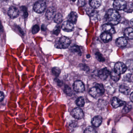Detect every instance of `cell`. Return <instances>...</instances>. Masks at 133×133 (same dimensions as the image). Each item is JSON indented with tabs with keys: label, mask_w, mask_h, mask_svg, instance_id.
I'll use <instances>...</instances> for the list:
<instances>
[{
	"label": "cell",
	"mask_w": 133,
	"mask_h": 133,
	"mask_svg": "<svg viewBox=\"0 0 133 133\" xmlns=\"http://www.w3.org/2000/svg\"><path fill=\"white\" fill-rule=\"evenodd\" d=\"M105 19L108 23L112 25H116L119 23L121 16L117 10L110 9L105 15Z\"/></svg>",
	"instance_id": "cell-1"
},
{
	"label": "cell",
	"mask_w": 133,
	"mask_h": 133,
	"mask_svg": "<svg viewBox=\"0 0 133 133\" xmlns=\"http://www.w3.org/2000/svg\"><path fill=\"white\" fill-rule=\"evenodd\" d=\"M89 93L91 97L97 98L104 94V89L102 84L95 83L94 86L90 89Z\"/></svg>",
	"instance_id": "cell-2"
},
{
	"label": "cell",
	"mask_w": 133,
	"mask_h": 133,
	"mask_svg": "<svg viewBox=\"0 0 133 133\" xmlns=\"http://www.w3.org/2000/svg\"><path fill=\"white\" fill-rule=\"evenodd\" d=\"M70 44V41L68 37L62 36L55 43V47L60 49H65L67 48Z\"/></svg>",
	"instance_id": "cell-3"
},
{
	"label": "cell",
	"mask_w": 133,
	"mask_h": 133,
	"mask_svg": "<svg viewBox=\"0 0 133 133\" xmlns=\"http://www.w3.org/2000/svg\"><path fill=\"white\" fill-rule=\"evenodd\" d=\"M46 3L44 1H39L37 2L34 6V10L37 13H41L46 9Z\"/></svg>",
	"instance_id": "cell-4"
},
{
	"label": "cell",
	"mask_w": 133,
	"mask_h": 133,
	"mask_svg": "<svg viewBox=\"0 0 133 133\" xmlns=\"http://www.w3.org/2000/svg\"><path fill=\"white\" fill-rule=\"evenodd\" d=\"M127 69L126 65L123 62H118L115 65V71L119 75L125 73Z\"/></svg>",
	"instance_id": "cell-5"
},
{
	"label": "cell",
	"mask_w": 133,
	"mask_h": 133,
	"mask_svg": "<svg viewBox=\"0 0 133 133\" xmlns=\"http://www.w3.org/2000/svg\"><path fill=\"white\" fill-rule=\"evenodd\" d=\"M126 4V2L125 0H115L113 5L116 10L120 11L124 10Z\"/></svg>",
	"instance_id": "cell-6"
},
{
	"label": "cell",
	"mask_w": 133,
	"mask_h": 133,
	"mask_svg": "<svg viewBox=\"0 0 133 133\" xmlns=\"http://www.w3.org/2000/svg\"><path fill=\"white\" fill-rule=\"evenodd\" d=\"M71 115L74 118L77 119H81L84 116L83 112L79 108H76L73 109L71 111Z\"/></svg>",
	"instance_id": "cell-7"
},
{
	"label": "cell",
	"mask_w": 133,
	"mask_h": 133,
	"mask_svg": "<svg viewBox=\"0 0 133 133\" xmlns=\"http://www.w3.org/2000/svg\"><path fill=\"white\" fill-rule=\"evenodd\" d=\"M73 89L76 92L80 93L84 91L85 87L84 84L82 81L77 80L74 83Z\"/></svg>",
	"instance_id": "cell-8"
},
{
	"label": "cell",
	"mask_w": 133,
	"mask_h": 133,
	"mask_svg": "<svg viewBox=\"0 0 133 133\" xmlns=\"http://www.w3.org/2000/svg\"><path fill=\"white\" fill-rule=\"evenodd\" d=\"M110 74V72L106 68L100 69L98 72V77L101 79L103 80H106Z\"/></svg>",
	"instance_id": "cell-9"
},
{
	"label": "cell",
	"mask_w": 133,
	"mask_h": 133,
	"mask_svg": "<svg viewBox=\"0 0 133 133\" xmlns=\"http://www.w3.org/2000/svg\"><path fill=\"white\" fill-rule=\"evenodd\" d=\"M125 102L117 98L114 97L112 98L111 101V104L114 108H117L119 107H122L125 105Z\"/></svg>",
	"instance_id": "cell-10"
},
{
	"label": "cell",
	"mask_w": 133,
	"mask_h": 133,
	"mask_svg": "<svg viewBox=\"0 0 133 133\" xmlns=\"http://www.w3.org/2000/svg\"><path fill=\"white\" fill-rule=\"evenodd\" d=\"M62 28L63 30L66 32H71L74 28L73 23L69 21H65L63 23L62 26Z\"/></svg>",
	"instance_id": "cell-11"
},
{
	"label": "cell",
	"mask_w": 133,
	"mask_h": 133,
	"mask_svg": "<svg viewBox=\"0 0 133 133\" xmlns=\"http://www.w3.org/2000/svg\"><path fill=\"white\" fill-rule=\"evenodd\" d=\"M19 14V12L17 8L12 6L9 8L8 11V14L9 17L11 18H15L18 17Z\"/></svg>",
	"instance_id": "cell-12"
},
{
	"label": "cell",
	"mask_w": 133,
	"mask_h": 133,
	"mask_svg": "<svg viewBox=\"0 0 133 133\" xmlns=\"http://www.w3.org/2000/svg\"><path fill=\"white\" fill-rule=\"evenodd\" d=\"M102 29L104 32L109 33L111 34H113L115 33V28L112 25L109 23L104 24L102 26Z\"/></svg>",
	"instance_id": "cell-13"
},
{
	"label": "cell",
	"mask_w": 133,
	"mask_h": 133,
	"mask_svg": "<svg viewBox=\"0 0 133 133\" xmlns=\"http://www.w3.org/2000/svg\"><path fill=\"white\" fill-rule=\"evenodd\" d=\"M102 122V118L101 116H97L93 118L91 121V123L95 127H98L101 125Z\"/></svg>",
	"instance_id": "cell-14"
},
{
	"label": "cell",
	"mask_w": 133,
	"mask_h": 133,
	"mask_svg": "<svg viewBox=\"0 0 133 133\" xmlns=\"http://www.w3.org/2000/svg\"><path fill=\"white\" fill-rule=\"evenodd\" d=\"M116 44L119 47H124L127 44V41L124 37H120L116 41Z\"/></svg>",
	"instance_id": "cell-15"
},
{
	"label": "cell",
	"mask_w": 133,
	"mask_h": 133,
	"mask_svg": "<svg viewBox=\"0 0 133 133\" xmlns=\"http://www.w3.org/2000/svg\"><path fill=\"white\" fill-rule=\"evenodd\" d=\"M101 37L102 40L105 43H108L111 41L112 38L111 34L105 32L102 34Z\"/></svg>",
	"instance_id": "cell-16"
},
{
	"label": "cell",
	"mask_w": 133,
	"mask_h": 133,
	"mask_svg": "<svg viewBox=\"0 0 133 133\" xmlns=\"http://www.w3.org/2000/svg\"><path fill=\"white\" fill-rule=\"evenodd\" d=\"M55 10L53 7H50L46 12V16L48 20H51L55 16Z\"/></svg>",
	"instance_id": "cell-17"
},
{
	"label": "cell",
	"mask_w": 133,
	"mask_h": 133,
	"mask_svg": "<svg viewBox=\"0 0 133 133\" xmlns=\"http://www.w3.org/2000/svg\"><path fill=\"white\" fill-rule=\"evenodd\" d=\"M77 18V14L74 12H70L68 16V17H67L68 21L71 22L73 24L76 22Z\"/></svg>",
	"instance_id": "cell-18"
},
{
	"label": "cell",
	"mask_w": 133,
	"mask_h": 133,
	"mask_svg": "<svg viewBox=\"0 0 133 133\" xmlns=\"http://www.w3.org/2000/svg\"><path fill=\"white\" fill-rule=\"evenodd\" d=\"M124 35L129 39H133V29L132 28H127L124 31Z\"/></svg>",
	"instance_id": "cell-19"
},
{
	"label": "cell",
	"mask_w": 133,
	"mask_h": 133,
	"mask_svg": "<svg viewBox=\"0 0 133 133\" xmlns=\"http://www.w3.org/2000/svg\"><path fill=\"white\" fill-rule=\"evenodd\" d=\"M90 5L94 9L99 8L102 4L101 0H91L90 1Z\"/></svg>",
	"instance_id": "cell-20"
},
{
	"label": "cell",
	"mask_w": 133,
	"mask_h": 133,
	"mask_svg": "<svg viewBox=\"0 0 133 133\" xmlns=\"http://www.w3.org/2000/svg\"><path fill=\"white\" fill-rule=\"evenodd\" d=\"M119 91L122 93L127 95L130 93V89L129 87L125 85H122L119 87Z\"/></svg>",
	"instance_id": "cell-21"
},
{
	"label": "cell",
	"mask_w": 133,
	"mask_h": 133,
	"mask_svg": "<svg viewBox=\"0 0 133 133\" xmlns=\"http://www.w3.org/2000/svg\"><path fill=\"white\" fill-rule=\"evenodd\" d=\"M125 12L127 13H131L133 11V4L132 2H129L127 3L126 7L124 9Z\"/></svg>",
	"instance_id": "cell-22"
},
{
	"label": "cell",
	"mask_w": 133,
	"mask_h": 133,
	"mask_svg": "<svg viewBox=\"0 0 133 133\" xmlns=\"http://www.w3.org/2000/svg\"><path fill=\"white\" fill-rule=\"evenodd\" d=\"M110 75L112 79L115 82L118 81L120 79V75L116 72L115 71H112L111 72H110Z\"/></svg>",
	"instance_id": "cell-23"
},
{
	"label": "cell",
	"mask_w": 133,
	"mask_h": 133,
	"mask_svg": "<svg viewBox=\"0 0 133 133\" xmlns=\"http://www.w3.org/2000/svg\"><path fill=\"white\" fill-rule=\"evenodd\" d=\"M63 17L62 15L60 13L56 14L54 16V20L56 23H61L63 20Z\"/></svg>",
	"instance_id": "cell-24"
},
{
	"label": "cell",
	"mask_w": 133,
	"mask_h": 133,
	"mask_svg": "<svg viewBox=\"0 0 133 133\" xmlns=\"http://www.w3.org/2000/svg\"><path fill=\"white\" fill-rule=\"evenodd\" d=\"M76 103L77 105L79 107H83L85 104L84 99L82 97L78 98L76 100Z\"/></svg>",
	"instance_id": "cell-25"
},
{
	"label": "cell",
	"mask_w": 133,
	"mask_h": 133,
	"mask_svg": "<svg viewBox=\"0 0 133 133\" xmlns=\"http://www.w3.org/2000/svg\"><path fill=\"white\" fill-rule=\"evenodd\" d=\"M71 50L74 53L77 54L78 55H81V51L79 46L77 45H74L71 47Z\"/></svg>",
	"instance_id": "cell-26"
},
{
	"label": "cell",
	"mask_w": 133,
	"mask_h": 133,
	"mask_svg": "<svg viewBox=\"0 0 133 133\" xmlns=\"http://www.w3.org/2000/svg\"><path fill=\"white\" fill-rule=\"evenodd\" d=\"M64 91L65 93L68 96H71L72 94V91L71 88L68 85H66L65 86Z\"/></svg>",
	"instance_id": "cell-27"
},
{
	"label": "cell",
	"mask_w": 133,
	"mask_h": 133,
	"mask_svg": "<svg viewBox=\"0 0 133 133\" xmlns=\"http://www.w3.org/2000/svg\"><path fill=\"white\" fill-rule=\"evenodd\" d=\"M61 70L58 67H54L52 69V73L55 77H58L61 73Z\"/></svg>",
	"instance_id": "cell-28"
},
{
	"label": "cell",
	"mask_w": 133,
	"mask_h": 133,
	"mask_svg": "<svg viewBox=\"0 0 133 133\" xmlns=\"http://www.w3.org/2000/svg\"><path fill=\"white\" fill-rule=\"evenodd\" d=\"M96 58L100 62H104L105 61V59L102 56V55L99 52H97L95 54Z\"/></svg>",
	"instance_id": "cell-29"
},
{
	"label": "cell",
	"mask_w": 133,
	"mask_h": 133,
	"mask_svg": "<svg viewBox=\"0 0 133 133\" xmlns=\"http://www.w3.org/2000/svg\"><path fill=\"white\" fill-rule=\"evenodd\" d=\"M20 9L23 13V16L24 18H27L28 16V13L27 12V10H26V8L25 6H22L20 8Z\"/></svg>",
	"instance_id": "cell-30"
},
{
	"label": "cell",
	"mask_w": 133,
	"mask_h": 133,
	"mask_svg": "<svg viewBox=\"0 0 133 133\" xmlns=\"http://www.w3.org/2000/svg\"><path fill=\"white\" fill-rule=\"evenodd\" d=\"M61 32V27L60 26H57L54 29L53 33L54 34L56 35H58Z\"/></svg>",
	"instance_id": "cell-31"
},
{
	"label": "cell",
	"mask_w": 133,
	"mask_h": 133,
	"mask_svg": "<svg viewBox=\"0 0 133 133\" xmlns=\"http://www.w3.org/2000/svg\"><path fill=\"white\" fill-rule=\"evenodd\" d=\"M39 31V27L37 25L34 26L32 29V33L33 34H36Z\"/></svg>",
	"instance_id": "cell-32"
},
{
	"label": "cell",
	"mask_w": 133,
	"mask_h": 133,
	"mask_svg": "<svg viewBox=\"0 0 133 133\" xmlns=\"http://www.w3.org/2000/svg\"><path fill=\"white\" fill-rule=\"evenodd\" d=\"M84 133H95L96 132L95 130L93 127L89 126L87 127L84 131Z\"/></svg>",
	"instance_id": "cell-33"
},
{
	"label": "cell",
	"mask_w": 133,
	"mask_h": 133,
	"mask_svg": "<svg viewBox=\"0 0 133 133\" xmlns=\"http://www.w3.org/2000/svg\"><path fill=\"white\" fill-rule=\"evenodd\" d=\"M126 66L127 68L129 69H132L133 70V61L132 60H130L128 61L126 63Z\"/></svg>",
	"instance_id": "cell-34"
},
{
	"label": "cell",
	"mask_w": 133,
	"mask_h": 133,
	"mask_svg": "<svg viewBox=\"0 0 133 133\" xmlns=\"http://www.w3.org/2000/svg\"><path fill=\"white\" fill-rule=\"evenodd\" d=\"M80 68H81L82 69L84 70V71H86V72H88L90 70L89 67L87 66L86 65L82 64L80 65Z\"/></svg>",
	"instance_id": "cell-35"
},
{
	"label": "cell",
	"mask_w": 133,
	"mask_h": 133,
	"mask_svg": "<svg viewBox=\"0 0 133 133\" xmlns=\"http://www.w3.org/2000/svg\"><path fill=\"white\" fill-rule=\"evenodd\" d=\"M55 81L57 83V85H58V86H59L61 87L63 85V82L61 81V80H60L58 79H55Z\"/></svg>",
	"instance_id": "cell-36"
},
{
	"label": "cell",
	"mask_w": 133,
	"mask_h": 133,
	"mask_svg": "<svg viewBox=\"0 0 133 133\" xmlns=\"http://www.w3.org/2000/svg\"><path fill=\"white\" fill-rule=\"evenodd\" d=\"M4 98V93L0 91V102L2 101Z\"/></svg>",
	"instance_id": "cell-37"
},
{
	"label": "cell",
	"mask_w": 133,
	"mask_h": 133,
	"mask_svg": "<svg viewBox=\"0 0 133 133\" xmlns=\"http://www.w3.org/2000/svg\"><path fill=\"white\" fill-rule=\"evenodd\" d=\"M79 2L80 5H81V6H83V5H84V3H85L84 0H79Z\"/></svg>",
	"instance_id": "cell-38"
},
{
	"label": "cell",
	"mask_w": 133,
	"mask_h": 133,
	"mask_svg": "<svg viewBox=\"0 0 133 133\" xmlns=\"http://www.w3.org/2000/svg\"><path fill=\"white\" fill-rule=\"evenodd\" d=\"M130 99L131 101L133 102V92L130 94Z\"/></svg>",
	"instance_id": "cell-39"
},
{
	"label": "cell",
	"mask_w": 133,
	"mask_h": 133,
	"mask_svg": "<svg viewBox=\"0 0 133 133\" xmlns=\"http://www.w3.org/2000/svg\"><path fill=\"white\" fill-rule=\"evenodd\" d=\"M130 24H131V26H132L133 27V19H132L131 20H130Z\"/></svg>",
	"instance_id": "cell-40"
},
{
	"label": "cell",
	"mask_w": 133,
	"mask_h": 133,
	"mask_svg": "<svg viewBox=\"0 0 133 133\" xmlns=\"http://www.w3.org/2000/svg\"><path fill=\"white\" fill-rule=\"evenodd\" d=\"M41 29H42V30L44 31V30H46V28H45V26H44V27H43V26L41 27Z\"/></svg>",
	"instance_id": "cell-41"
},
{
	"label": "cell",
	"mask_w": 133,
	"mask_h": 133,
	"mask_svg": "<svg viewBox=\"0 0 133 133\" xmlns=\"http://www.w3.org/2000/svg\"><path fill=\"white\" fill-rule=\"evenodd\" d=\"M90 57V55H87V58H89Z\"/></svg>",
	"instance_id": "cell-42"
},
{
	"label": "cell",
	"mask_w": 133,
	"mask_h": 133,
	"mask_svg": "<svg viewBox=\"0 0 133 133\" xmlns=\"http://www.w3.org/2000/svg\"><path fill=\"white\" fill-rule=\"evenodd\" d=\"M71 1H75L76 0H71Z\"/></svg>",
	"instance_id": "cell-43"
},
{
	"label": "cell",
	"mask_w": 133,
	"mask_h": 133,
	"mask_svg": "<svg viewBox=\"0 0 133 133\" xmlns=\"http://www.w3.org/2000/svg\"><path fill=\"white\" fill-rule=\"evenodd\" d=\"M4 1H8V0H4Z\"/></svg>",
	"instance_id": "cell-44"
}]
</instances>
